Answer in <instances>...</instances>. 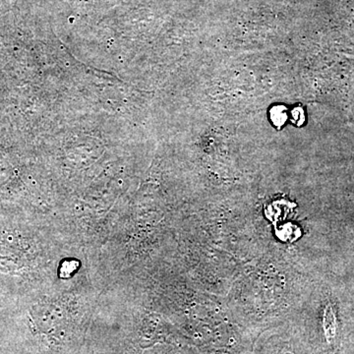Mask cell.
Here are the masks:
<instances>
[{"mask_svg":"<svg viewBox=\"0 0 354 354\" xmlns=\"http://www.w3.org/2000/svg\"><path fill=\"white\" fill-rule=\"evenodd\" d=\"M30 220L0 215V274L27 271L38 263V241Z\"/></svg>","mask_w":354,"mask_h":354,"instance_id":"1","label":"cell"},{"mask_svg":"<svg viewBox=\"0 0 354 354\" xmlns=\"http://www.w3.org/2000/svg\"><path fill=\"white\" fill-rule=\"evenodd\" d=\"M22 279L0 274V316L17 306Z\"/></svg>","mask_w":354,"mask_h":354,"instance_id":"2","label":"cell"},{"mask_svg":"<svg viewBox=\"0 0 354 354\" xmlns=\"http://www.w3.org/2000/svg\"><path fill=\"white\" fill-rule=\"evenodd\" d=\"M324 328H325V334L328 341L334 339L335 335V321L334 313L332 308L328 306L325 312V319H324Z\"/></svg>","mask_w":354,"mask_h":354,"instance_id":"3","label":"cell"},{"mask_svg":"<svg viewBox=\"0 0 354 354\" xmlns=\"http://www.w3.org/2000/svg\"><path fill=\"white\" fill-rule=\"evenodd\" d=\"M286 118H288V114H286L285 106H279L272 109L271 120L276 127H281L286 122Z\"/></svg>","mask_w":354,"mask_h":354,"instance_id":"4","label":"cell"},{"mask_svg":"<svg viewBox=\"0 0 354 354\" xmlns=\"http://www.w3.org/2000/svg\"><path fill=\"white\" fill-rule=\"evenodd\" d=\"M304 121V114L302 109L297 108L293 109L292 111V122L297 124V127L302 124Z\"/></svg>","mask_w":354,"mask_h":354,"instance_id":"5","label":"cell"}]
</instances>
